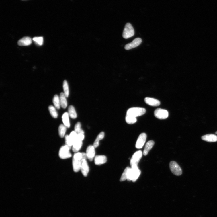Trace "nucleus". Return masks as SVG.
I'll return each instance as SVG.
<instances>
[{"mask_svg": "<svg viewBox=\"0 0 217 217\" xmlns=\"http://www.w3.org/2000/svg\"><path fill=\"white\" fill-rule=\"evenodd\" d=\"M85 138L84 133H80L77 134V139L79 140L82 141Z\"/></svg>", "mask_w": 217, "mask_h": 217, "instance_id": "33", "label": "nucleus"}, {"mask_svg": "<svg viewBox=\"0 0 217 217\" xmlns=\"http://www.w3.org/2000/svg\"><path fill=\"white\" fill-rule=\"evenodd\" d=\"M81 127V125L80 122H77L76 124L75 127V131L76 132L77 134L80 133H84V131L82 130Z\"/></svg>", "mask_w": 217, "mask_h": 217, "instance_id": "28", "label": "nucleus"}, {"mask_svg": "<svg viewBox=\"0 0 217 217\" xmlns=\"http://www.w3.org/2000/svg\"><path fill=\"white\" fill-rule=\"evenodd\" d=\"M33 40L35 43L39 46H41L43 44V37H36L33 38Z\"/></svg>", "mask_w": 217, "mask_h": 217, "instance_id": "29", "label": "nucleus"}, {"mask_svg": "<svg viewBox=\"0 0 217 217\" xmlns=\"http://www.w3.org/2000/svg\"><path fill=\"white\" fill-rule=\"evenodd\" d=\"M142 41L141 38H136L132 42L127 44L125 46V48L126 50H129L136 48L141 44Z\"/></svg>", "mask_w": 217, "mask_h": 217, "instance_id": "11", "label": "nucleus"}, {"mask_svg": "<svg viewBox=\"0 0 217 217\" xmlns=\"http://www.w3.org/2000/svg\"><path fill=\"white\" fill-rule=\"evenodd\" d=\"M154 142L153 140L148 142L146 145L144 150L143 154L144 156H146L149 151L153 148L154 145Z\"/></svg>", "mask_w": 217, "mask_h": 217, "instance_id": "17", "label": "nucleus"}, {"mask_svg": "<svg viewBox=\"0 0 217 217\" xmlns=\"http://www.w3.org/2000/svg\"><path fill=\"white\" fill-rule=\"evenodd\" d=\"M82 141L77 139L73 143L72 146V149L74 152H77L80 150L82 146Z\"/></svg>", "mask_w": 217, "mask_h": 217, "instance_id": "18", "label": "nucleus"}, {"mask_svg": "<svg viewBox=\"0 0 217 217\" xmlns=\"http://www.w3.org/2000/svg\"><path fill=\"white\" fill-rule=\"evenodd\" d=\"M146 110L144 108L141 107H132L127 110L126 115L136 117L143 115L145 113Z\"/></svg>", "mask_w": 217, "mask_h": 217, "instance_id": "3", "label": "nucleus"}, {"mask_svg": "<svg viewBox=\"0 0 217 217\" xmlns=\"http://www.w3.org/2000/svg\"><path fill=\"white\" fill-rule=\"evenodd\" d=\"M147 138L146 134L142 133L139 136L137 141L136 147L137 149L141 148L145 143Z\"/></svg>", "mask_w": 217, "mask_h": 217, "instance_id": "9", "label": "nucleus"}, {"mask_svg": "<svg viewBox=\"0 0 217 217\" xmlns=\"http://www.w3.org/2000/svg\"><path fill=\"white\" fill-rule=\"evenodd\" d=\"M130 168V167H127L125 169L120 179V182H123L127 180L128 172Z\"/></svg>", "mask_w": 217, "mask_h": 217, "instance_id": "30", "label": "nucleus"}, {"mask_svg": "<svg viewBox=\"0 0 217 217\" xmlns=\"http://www.w3.org/2000/svg\"><path fill=\"white\" fill-rule=\"evenodd\" d=\"M169 166L170 170L173 174L177 176H179L182 175V169L176 162L171 161L169 163Z\"/></svg>", "mask_w": 217, "mask_h": 217, "instance_id": "6", "label": "nucleus"}, {"mask_svg": "<svg viewBox=\"0 0 217 217\" xmlns=\"http://www.w3.org/2000/svg\"><path fill=\"white\" fill-rule=\"evenodd\" d=\"M144 101L147 105L153 106H158L161 104L159 100L152 98L146 97Z\"/></svg>", "mask_w": 217, "mask_h": 217, "instance_id": "13", "label": "nucleus"}, {"mask_svg": "<svg viewBox=\"0 0 217 217\" xmlns=\"http://www.w3.org/2000/svg\"><path fill=\"white\" fill-rule=\"evenodd\" d=\"M66 145L68 146L70 149L73 146V143L72 142L69 136L66 135L65 136Z\"/></svg>", "mask_w": 217, "mask_h": 217, "instance_id": "31", "label": "nucleus"}, {"mask_svg": "<svg viewBox=\"0 0 217 217\" xmlns=\"http://www.w3.org/2000/svg\"><path fill=\"white\" fill-rule=\"evenodd\" d=\"M53 103L55 107L58 109H59L61 105L60 97L57 95H54L53 99Z\"/></svg>", "mask_w": 217, "mask_h": 217, "instance_id": "24", "label": "nucleus"}, {"mask_svg": "<svg viewBox=\"0 0 217 217\" xmlns=\"http://www.w3.org/2000/svg\"><path fill=\"white\" fill-rule=\"evenodd\" d=\"M63 87L64 94L66 97H68L69 95V90L68 83L66 81H64Z\"/></svg>", "mask_w": 217, "mask_h": 217, "instance_id": "25", "label": "nucleus"}, {"mask_svg": "<svg viewBox=\"0 0 217 217\" xmlns=\"http://www.w3.org/2000/svg\"><path fill=\"white\" fill-rule=\"evenodd\" d=\"M95 148L93 146L90 145L87 147L86 151L87 159L90 161H92L95 157Z\"/></svg>", "mask_w": 217, "mask_h": 217, "instance_id": "10", "label": "nucleus"}, {"mask_svg": "<svg viewBox=\"0 0 217 217\" xmlns=\"http://www.w3.org/2000/svg\"><path fill=\"white\" fill-rule=\"evenodd\" d=\"M69 114L71 118L75 119L77 117V114L75 108L73 106H70L68 109Z\"/></svg>", "mask_w": 217, "mask_h": 217, "instance_id": "23", "label": "nucleus"}, {"mask_svg": "<svg viewBox=\"0 0 217 217\" xmlns=\"http://www.w3.org/2000/svg\"><path fill=\"white\" fill-rule=\"evenodd\" d=\"M128 170L127 180L128 181L132 180L133 182H135L140 175L141 171L137 165H133Z\"/></svg>", "mask_w": 217, "mask_h": 217, "instance_id": "2", "label": "nucleus"}, {"mask_svg": "<svg viewBox=\"0 0 217 217\" xmlns=\"http://www.w3.org/2000/svg\"><path fill=\"white\" fill-rule=\"evenodd\" d=\"M67 127L64 125H60L59 127L58 131L59 135L61 138L64 137L67 130Z\"/></svg>", "mask_w": 217, "mask_h": 217, "instance_id": "22", "label": "nucleus"}, {"mask_svg": "<svg viewBox=\"0 0 217 217\" xmlns=\"http://www.w3.org/2000/svg\"><path fill=\"white\" fill-rule=\"evenodd\" d=\"M202 140L208 142H215L217 141V136L213 134H209L204 135L201 137Z\"/></svg>", "mask_w": 217, "mask_h": 217, "instance_id": "15", "label": "nucleus"}, {"mask_svg": "<svg viewBox=\"0 0 217 217\" xmlns=\"http://www.w3.org/2000/svg\"><path fill=\"white\" fill-rule=\"evenodd\" d=\"M49 110L52 116L54 118L58 117V114L54 106H50L49 107Z\"/></svg>", "mask_w": 217, "mask_h": 217, "instance_id": "27", "label": "nucleus"}, {"mask_svg": "<svg viewBox=\"0 0 217 217\" xmlns=\"http://www.w3.org/2000/svg\"><path fill=\"white\" fill-rule=\"evenodd\" d=\"M71 149L67 146L66 145L62 146L60 148L59 155L61 159H65L71 157L72 156L70 150Z\"/></svg>", "mask_w": 217, "mask_h": 217, "instance_id": "4", "label": "nucleus"}, {"mask_svg": "<svg viewBox=\"0 0 217 217\" xmlns=\"http://www.w3.org/2000/svg\"><path fill=\"white\" fill-rule=\"evenodd\" d=\"M95 163L96 165H100L105 163L107 161L106 156L103 155H97L95 157Z\"/></svg>", "mask_w": 217, "mask_h": 217, "instance_id": "16", "label": "nucleus"}, {"mask_svg": "<svg viewBox=\"0 0 217 217\" xmlns=\"http://www.w3.org/2000/svg\"><path fill=\"white\" fill-rule=\"evenodd\" d=\"M69 116V113L67 112L64 113L62 116V121L64 125L66 126L67 128H69L70 127Z\"/></svg>", "mask_w": 217, "mask_h": 217, "instance_id": "20", "label": "nucleus"}, {"mask_svg": "<svg viewBox=\"0 0 217 217\" xmlns=\"http://www.w3.org/2000/svg\"><path fill=\"white\" fill-rule=\"evenodd\" d=\"M126 122L129 124H132L136 122L137 118L136 117L126 115Z\"/></svg>", "mask_w": 217, "mask_h": 217, "instance_id": "26", "label": "nucleus"}, {"mask_svg": "<svg viewBox=\"0 0 217 217\" xmlns=\"http://www.w3.org/2000/svg\"><path fill=\"white\" fill-rule=\"evenodd\" d=\"M69 136L73 144L77 139V134L75 131L72 132Z\"/></svg>", "mask_w": 217, "mask_h": 217, "instance_id": "32", "label": "nucleus"}, {"mask_svg": "<svg viewBox=\"0 0 217 217\" xmlns=\"http://www.w3.org/2000/svg\"><path fill=\"white\" fill-rule=\"evenodd\" d=\"M135 34L134 29L130 23H127L125 25L123 33V37L125 39H128L133 36Z\"/></svg>", "mask_w": 217, "mask_h": 217, "instance_id": "5", "label": "nucleus"}, {"mask_svg": "<svg viewBox=\"0 0 217 217\" xmlns=\"http://www.w3.org/2000/svg\"><path fill=\"white\" fill-rule=\"evenodd\" d=\"M142 156V152L141 151H138L135 152L132 156L130 160V165L132 166L133 165H137Z\"/></svg>", "mask_w": 217, "mask_h": 217, "instance_id": "8", "label": "nucleus"}, {"mask_svg": "<svg viewBox=\"0 0 217 217\" xmlns=\"http://www.w3.org/2000/svg\"><path fill=\"white\" fill-rule=\"evenodd\" d=\"M31 38L28 37H24L19 40L18 42V44L20 46H27L32 44Z\"/></svg>", "mask_w": 217, "mask_h": 217, "instance_id": "14", "label": "nucleus"}, {"mask_svg": "<svg viewBox=\"0 0 217 217\" xmlns=\"http://www.w3.org/2000/svg\"><path fill=\"white\" fill-rule=\"evenodd\" d=\"M105 133L104 132H101L97 136L93 144V146L95 148L99 146L100 140L104 138Z\"/></svg>", "mask_w": 217, "mask_h": 217, "instance_id": "21", "label": "nucleus"}, {"mask_svg": "<svg viewBox=\"0 0 217 217\" xmlns=\"http://www.w3.org/2000/svg\"><path fill=\"white\" fill-rule=\"evenodd\" d=\"M215 134H216V135H217V132H215Z\"/></svg>", "mask_w": 217, "mask_h": 217, "instance_id": "34", "label": "nucleus"}, {"mask_svg": "<svg viewBox=\"0 0 217 217\" xmlns=\"http://www.w3.org/2000/svg\"><path fill=\"white\" fill-rule=\"evenodd\" d=\"M80 170L84 176L87 177L89 173V168L86 159L82 160L81 164Z\"/></svg>", "mask_w": 217, "mask_h": 217, "instance_id": "12", "label": "nucleus"}, {"mask_svg": "<svg viewBox=\"0 0 217 217\" xmlns=\"http://www.w3.org/2000/svg\"><path fill=\"white\" fill-rule=\"evenodd\" d=\"M60 99L61 106L65 109L67 106V102L66 99V97L64 93H61L60 96Z\"/></svg>", "mask_w": 217, "mask_h": 217, "instance_id": "19", "label": "nucleus"}, {"mask_svg": "<svg viewBox=\"0 0 217 217\" xmlns=\"http://www.w3.org/2000/svg\"><path fill=\"white\" fill-rule=\"evenodd\" d=\"M87 158L86 153L77 152L74 154L72 160V165L75 172L79 171L82 160L86 159Z\"/></svg>", "mask_w": 217, "mask_h": 217, "instance_id": "1", "label": "nucleus"}, {"mask_svg": "<svg viewBox=\"0 0 217 217\" xmlns=\"http://www.w3.org/2000/svg\"><path fill=\"white\" fill-rule=\"evenodd\" d=\"M154 114L155 116L160 120L165 119L169 116V113L167 110L161 108H158L155 110Z\"/></svg>", "mask_w": 217, "mask_h": 217, "instance_id": "7", "label": "nucleus"}]
</instances>
